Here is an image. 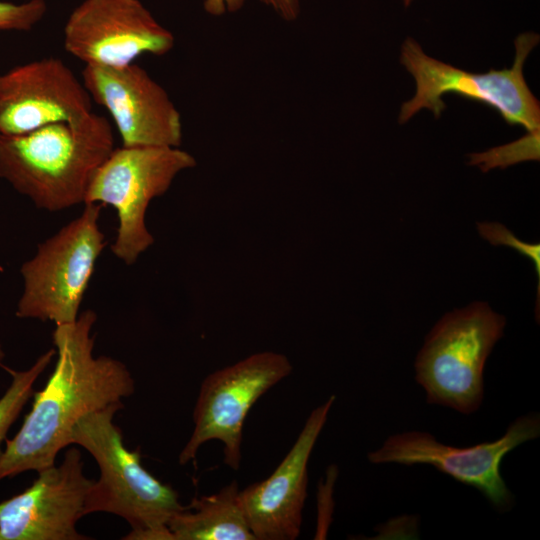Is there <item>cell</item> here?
Segmentation results:
<instances>
[{"instance_id": "obj_1", "label": "cell", "mask_w": 540, "mask_h": 540, "mask_svg": "<svg viewBox=\"0 0 540 540\" xmlns=\"http://www.w3.org/2000/svg\"><path fill=\"white\" fill-rule=\"evenodd\" d=\"M97 316L86 310L76 321L56 325L52 341L58 358L45 387L0 457V480L55 464L76 422L134 393L135 382L121 361L94 356L91 334Z\"/></svg>"}, {"instance_id": "obj_2", "label": "cell", "mask_w": 540, "mask_h": 540, "mask_svg": "<svg viewBox=\"0 0 540 540\" xmlns=\"http://www.w3.org/2000/svg\"><path fill=\"white\" fill-rule=\"evenodd\" d=\"M108 120L92 112L21 135H0V177L40 209L83 203L92 176L114 149Z\"/></svg>"}, {"instance_id": "obj_3", "label": "cell", "mask_w": 540, "mask_h": 540, "mask_svg": "<svg viewBox=\"0 0 540 540\" xmlns=\"http://www.w3.org/2000/svg\"><path fill=\"white\" fill-rule=\"evenodd\" d=\"M122 402L90 412L72 428L69 443L87 450L100 475L85 502V515L106 512L124 518L131 526L124 539L174 540L169 520L183 510L178 493L150 474L141 463L140 449L128 450L121 430L114 424Z\"/></svg>"}, {"instance_id": "obj_4", "label": "cell", "mask_w": 540, "mask_h": 540, "mask_svg": "<svg viewBox=\"0 0 540 540\" xmlns=\"http://www.w3.org/2000/svg\"><path fill=\"white\" fill-rule=\"evenodd\" d=\"M539 40L534 32L518 35L511 67L475 73L430 57L413 38H406L401 46L400 63L414 78L416 91L402 104L399 123H406L422 109L439 118L446 108L444 95L455 94L488 106L507 124L522 126L527 134L540 135V103L523 74L524 63Z\"/></svg>"}, {"instance_id": "obj_5", "label": "cell", "mask_w": 540, "mask_h": 540, "mask_svg": "<svg viewBox=\"0 0 540 540\" xmlns=\"http://www.w3.org/2000/svg\"><path fill=\"white\" fill-rule=\"evenodd\" d=\"M505 317L485 302L445 314L427 335L415 361L427 402L471 414L484 396L485 362L503 336Z\"/></svg>"}, {"instance_id": "obj_6", "label": "cell", "mask_w": 540, "mask_h": 540, "mask_svg": "<svg viewBox=\"0 0 540 540\" xmlns=\"http://www.w3.org/2000/svg\"><path fill=\"white\" fill-rule=\"evenodd\" d=\"M195 166V158L180 147L122 146L98 167L84 204L116 210L119 223L111 250L118 259L131 265L153 244L145 223L150 202L166 193L179 173Z\"/></svg>"}, {"instance_id": "obj_7", "label": "cell", "mask_w": 540, "mask_h": 540, "mask_svg": "<svg viewBox=\"0 0 540 540\" xmlns=\"http://www.w3.org/2000/svg\"><path fill=\"white\" fill-rule=\"evenodd\" d=\"M81 214L38 245L21 267L23 294L16 316L55 325L76 321L95 264L105 247L98 220L102 206L84 204Z\"/></svg>"}, {"instance_id": "obj_8", "label": "cell", "mask_w": 540, "mask_h": 540, "mask_svg": "<svg viewBox=\"0 0 540 540\" xmlns=\"http://www.w3.org/2000/svg\"><path fill=\"white\" fill-rule=\"evenodd\" d=\"M291 371L284 354L264 351L206 376L193 411L194 429L179 454V463L194 460L201 445L218 440L224 445V463L239 470L243 425L249 410Z\"/></svg>"}, {"instance_id": "obj_9", "label": "cell", "mask_w": 540, "mask_h": 540, "mask_svg": "<svg viewBox=\"0 0 540 540\" xmlns=\"http://www.w3.org/2000/svg\"><path fill=\"white\" fill-rule=\"evenodd\" d=\"M540 435V417L536 413L518 417L505 434L492 442L470 447L445 445L427 432L410 431L390 436L370 453L373 464H427L454 480L474 487L499 511L513 505V495L500 473L504 456L518 445Z\"/></svg>"}, {"instance_id": "obj_10", "label": "cell", "mask_w": 540, "mask_h": 540, "mask_svg": "<svg viewBox=\"0 0 540 540\" xmlns=\"http://www.w3.org/2000/svg\"><path fill=\"white\" fill-rule=\"evenodd\" d=\"M175 45L140 0H84L64 27V48L85 65L123 66L142 54L164 55Z\"/></svg>"}, {"instance_id": "obj_11", "label": "cell", "mask_w": 540, "mask_h": 540, "mask_svg": "<svg viewBox=\"0 0 540 540\" xmlns=\"http://www.w3.org/2000/svg\"><path fill=\"white\" fill-rule=\"evenodd\" d=\"M82 83L111 115L125 147H180L181 115L166 90L134 63L85 65Z\"/></svg>"}, {"instance_id": "obj_12", "label": "cell", "mask_w": 540, "mask_h": 540, "mask_svg": "<svg viewBox=\"0 0 540 540\" xmlns=\"http://www.w3.org/2000/svg\"><path fill=\"white\" fill-rule=\"evenodd\" d=\"M93 481L80 450L69 448L60 465L39 471L31 486L0 503V540L88 539L76 525Z\"/></svg>"}, {"instance_id": "obj_13", "label": "cell", "mask_w": 540, "mask_h": 540, "mask_svg": "<svg viewBox=\"0 0 540 540\" xmlns=\"http://www.w3.org/2000/svg\"><path fill=\"white\" fill-rule=\"evenodd\" d=\"M92 99L59 58L28 62L0 75V135H21L91 114Z\"/></svg>"}, {"instance_id": "obj_14", "label": "cell", "mask_w": 540, "mask_h": 540, "mask_svg": "<svg viewBox=\"0 0 540 540\" xmlns=\"http://www.w3.org/2000/svg\"><path fill=\"white\" fill-rule=\"evenodd\" d=\"M335 401L330 396L308 416L289 452L266 479L239 491L248 526L256 540H295L307 497V466Z\"/></svg>"}, {"instance_id": "obj_15", "label": "cell", "mask_w": 540, "mask_h": 540, "mask_svg": "<svg viewBox=\"0 0 540 540\" xmlns=\"http://www.w3.org/2000/svg\"><path fill=\"white\" fill-rule=\"evenodd\" d=\"M236 480L217 493L195 497L168 522L174 540H256L239 499Z\"/></svg>"}, {"instance_id": "obj_16", "label": "cell", "mask_w": 540, "mask_h": 540, "mask_svg": "<svg viewBox=\"0 0 540 540\" xmlns=\"http://www.w3.org/2000/svg\"><path fill=\"white\" fill-rule=\"evenodd\" d=\"M56 354V349L43 353L35 363L25 371L7 369L12 375V381L4 395L0 398V457L1 444L11 425L33 393V385L39 375L46 369Z\"/></svg>"}, {"instance_id": "obj_17", "label": "cell", "mask_w": 540, "mask_h": 540, "mask_svg": "<svg viewBox=\"0 0 540 540\" xmlns=\"http://www.w3.org/2000/svg\"><path fill=\"white\" fill-rule=\"evenodd\" d=\"M524 160H539V135L526 134L513 143L473 154L469 164L477 165L485 172L494 167L505 168Z\"/></svg>"}, {"instance_id": "obj_18", "label": "cell", "mask_w": 540, "mask_h": 540, "mask_svg": "<svg viewBox=\"0 0 540 540\" xmlns=\"http://www.w3.org/2000/svg\"><path fill=\"white\" fill-rule=\"evenodd\" d=\"M479 234L492 245L509 246L522 255L528 257L535 266L538 275L537 311L539 310L540 296V245L539 243H526L518 239L507 227L497 222L477 223Z\"/></svg>"}, {"instance_id": "obj_19", "label": "cell", "mask_w": 540, "mask_h": 540, "mask_svg": "<svg viewBox=\"0 0 540 540\" xmlns=\"http://www.w3.org/2000/svg\"><path fill=\"white\" fill-rule=\"evenodd\" d=\"M45 0H30L21 4L0 1V30L28 31L45 15Z\"/></svg>"}, {"instance_id": "obj_20", "label": "cell", "mask_w": 540, "mask_h": 540, "mask_svg": "<svg viewBox=\"0 0 540 540\" xmlns=\"http://www.w3.org/2000/svg\"><path fill=\"white\" fill-rule=\"evenodd\" d=\"M285 21H294L300 13L299 0H259Z\"/></svg>"}, {"instance_id": "obj_21", "label": "cell", "mask_w": 540, "mask_h": 540, "mask_svg": "<svg viewBox=\"0 0 540 540\" xmlns=\"http://www.w3.org/2000/svg\"><path fill=\"white\" fill-rule=\"evenodd\" d=\"M244 4V0H204V9L213 16H220L226 12H236Z\"/></svg>"}, {"instance_id": "obj_22", "label": "cell", "mask_w": 540, "mask_h": 540, "mask_svg": "<svg viewBox=\"0 0 540 540\" xmlns=\"http://www.w3.org/2000/svg\"><path fill=\"white\" fill-rule=\"evenodd\" d=\"M4 356H5V354H4V351H3L2 346L0 344V366H3L2 361L4 359Z\"/></svg>"}, {"instance_id": "obj_23", "label": "cell", "mask_w": 540, "mask_h": 540, "mask_svg": "<svg viewBox=\"0 0 540 540\" xmlns=\"http://www.w3.org/2000/svg\"><path fill=\"white\" fill-rule=\"evenodd\" d=\"M405 7H408L413 0H402Z\"/></svg>"}]
</instances>
